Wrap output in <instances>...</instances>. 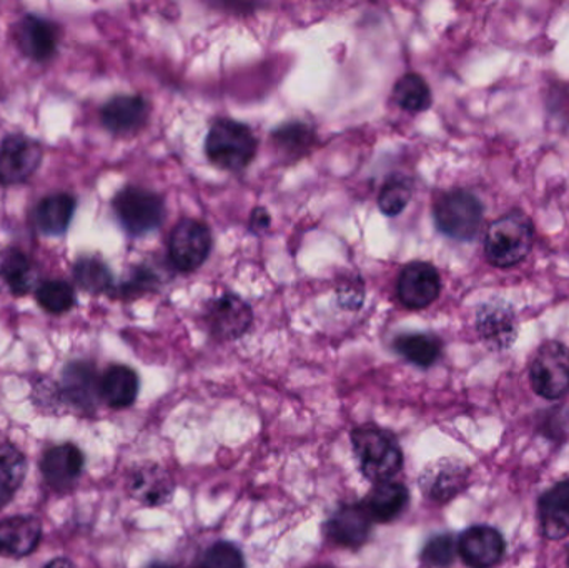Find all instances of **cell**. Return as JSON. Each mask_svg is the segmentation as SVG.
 Listing matches in <instances>:
<instances>
[{
    "label": "cell",
    "mask_w": 569,
    "mask_h": 568,
    "mask_svg": "<svg viewBox=\"0 0 569 568\" xmlns=\"http://www.w3.org/2000/svg\"><path fill=\"white\" fill-rule=\"evenodd\" d=\"M350 440L361 474L370 482H390L403 469V450L390 430L368 423L357 427Z\"/></svg>",
    "instance_id": "obj_1"
},
{
    "label": "cell",
    "mask_w": 569,
    "mask_h": 568,
    "mask_svg": "<svg viewBox=\"0 0 569 568\" xmlns=\"http://www.w3.org/2000/svg\"><path fill=\"white\" fill-rule=\"evenodd\" d=\"M535 226L525 212H510L491 222L485 237L488 262L510 269L527 259L533 249Z\"/></svg>",
    "instance_id": "obj_2"
},
{
    "label": "cell",
    "mask_w": 569,
    "mask_h": 568,
    "mask_svg": "<svg viewBox=\"0 0 569 568\" xmlns=\"http://www.w3.org/2000/svg\"><path fill=\"white\" fill-rule=\"evenodd\" d=\"M259 142L252 129L232 119H219L210 127L206 152L210 162L229 172H240L256 159Z\"/></svg>",
    "instance_id": "obj_3"
},
{
    "label": "cell",
    "mask_w": 569,
    "mask_h": 568,
    "mask_svg": "<svg viewBox=\"0 0 569 568\" xmlns=\"http://www.w3.org/2000/svg\"><path fill=\"white\" fill-rule=\"evenodd\" d=\"M433 219L445 236L460 242H470L483 222V206L468 190H450L435 202Z\"/></svg>",
    "instance_id": "obj_4"
},
{
    "label": "cell",
    "mask_w": 569,
    "mask_h": 568,
    "mask_svg": "<svg viewBox=\"0 0 569 568\" xmlns=\"http://www.w3.org/2000/svg\"><path fill=\"white\" fill-rule=\"evenodd\" d=\"M112 207L120 226L133 237L153 232L166 219V203L162 197L143 187H123L113 197Z\"/></svg>",
    "instance_id": "obj_5"
},
{
    "label": "cell",
    "mask_w": 569,
    "mask_h": 568,
    "mask_svg": "<svg viewBox=\"0 0 569 568\" xmlns=\"http://www.w3.org/2000/svg\"><path fill=\"white\" fill-rule=\"evenodd\" d=\"M531 387L540 397L557 400L569 390V349L565 343H543L530 367Z\"/></svg>",
    "instance_id": "obj_6"
},
{
    "label": "cell",
    "mask_w": 569,
    "mask_h": 568,
    "mask_svg": "<svg viewBox=\"0 0 569 568\" xmlns=\"http://www.w3.org/2000/svg\"><path fill=\"white\" fill-rule=\"evenodd\" d=\"M212 243V232L206 223L196 219H182L170 233V262L180 272H192L209 259Z\"/></svg>",
    "instance_id": "obj_7"
},
{
    "label": "cell",
    "mask_w": 569,
    "mask_h": 568,
    "mask_svg": "<svg viewBox=\"0 0 569 568\" xmlns=\"http://www.w3.org/2000/svg\"><path fill=\"white\" fill-rule=\"evenodd\" d=\"M56 389L59 402L82 416H92L102 400L96 367L83 360L70 362L63 369L62 379Z\"/></svg>",
    "instance_id": "obj_8"
},
{
    "label": "cell",
    "mask_w": 569,
    "mask_h": 568,
    "mask_svg": "<svg viewBox=\"0 0 569 568\" xmlns=\"http://www.w3.org/2000/svg\"><path fill=\"white\" fill-rule=\"evenodd\" d=\"M43 150L37 140L12 133L0 143V183L19 186L27 182L42 162Z\"/></svg>",
    "instance_id": "obj_9"
},
{
    "label": "cell",
    "mask_w": 569,
    "mask_h": 568,
    "mask_svg": "<svg viewBox=\"0 0 569 568\" xmlns=\"http://www.w3.org/2000/svg\"><path fill=\"white\" fill-rule=\"evenodd\" d=\"M253 322V312L236 293H223L207 303L206 323L219 340L240 339Z\"/></svg>",
    "instance_id": "obj_10"
},
{
    "label": "cell",
    "mask_w": 569,
    "mask_h": 568,
    "mask_svg": "<svg viewBox=\"0 0 569 568\" xmlns=\"http://www.w3.org/2000/svg\"><path fill=\"white\" fill-rule=\"evenodd\" d=\"M86 467V457L76 444L50 447L40 460L43 480L56 492H69L79 482Z\"/></svg>",
    "instance_id": "obj_11"
},
{
    "label": "cell",
    "mask_w": 569,
    "mask_h": 568,
    "mask_svg": "<svg viewBox=\"0 0 569 568\" xmlns=\"http://www.w3.org/2000/svg\"><path fill=\"white\" fill-rule=\"evenodd\" d=\"M373 524L363 502L343 504L325 524V534L343 549H360L370 537Z\"/></svg>",
    "instance_id": "obj_12"
},
{
    "label": "cell",
    "mask_w": 569,
    "mask_h": 568,
    "mask_svg": "<svg viewBox=\"0 0 569 568\" xmlns=\"http://www.w3.org/2000/svg\"><path fill=\"white\" fill-rule=\"evenodd\" d=\"M441 292L438 270L428 262H411L398 279V299L407 309L421 310L435 302Z\"/></svg>",
    "instance_id": "obj_13"
},
{
    "label": "cell",
    "mask_w": 569,
    "mask_h": 568,
    "mask_svg": "<svg viewBox=\"0 0 569 568\" xmlns=\"http://www.w3.org/2000/svg\"><path fill=\"white\" fill-rule=\"evenodd\" d=\"M518 317L513 307L503 300H491L481 306L477 316L480 339L493 350H507L518 337Z\"/></svg>",
    "instance_id": "obj_14"
},
{
    "label": "cell",
    "mask_w": 569,
    "mask_h": 568,
    "mask_svg": "<svg viewBox=\"0 0 569 568\" xmlns=\"http://www.w3.org/2000/svg\"><path fill=\"white\" fill-rule=\"evenodd\" d=\"M470 470L460 460L441 459L421 472L420 487L428 499L447 504L467 489Z\"/></svg>",
    "instance_id": "obj_15"
},
{
    "label": "cell",
    "mask_w": 569,
    "mask_h": 568,
    "mask_svg": "<svg viewBox=\"0 0 569 568\" xmlns=\"http://www.w3.org/2000/svg\"><path fill=\"white\" fill-rule=\"evenodd\" d=\"M503 536L493 527L473 526L461 534L458 554L470 568H491L505 557Z\"/></svg>",
    "instance_id": "obj_16"
},
{
    "label": "cell",
    "mask_w": 569,
    "mask_h": 568,
    "mask_svg": "<svg viewBox=\"0 0 569 568\" xmlns=\"http://www.w3.org/2000/svg\"><path fill=\"white\" fill-rule=\"evenodd\" d=\"M13 40L23 56L33 62H47L57 49V29L52 22L27 13L13 30Z\"/></svg>",
    "instance_id": "obj_17"
},
{
    "label": "cell",
    "mask_w": 569,
    "mask_h": 568,
    "mask_svg": "<svg viewBox=\"0 0 569 568\" xmlns=\"http://www.w3.org/2000/svg\"><path fill=\"white\" fill-rule=\"evenodd\" d=\"M149 102L142 96H116L100 110V120L116 136L137 133L149 120Z\"/></svg>",
    "instance_id": "obj_18"
},
{
    "label": "cell",
    "mask_w": 569,
    "mask_h": 568,
    "mask_svg": "<svg viewBox=\"0 0 569 568\" xmlns=\"http://www.w3.org/2000/svg\"><path fill=\"white\" fill-rule=\"evenodd\" d=\"M42 524L33 516H16L0 522V556L22 559L39 547Z\"/></svg>",
    "instance_id": "obj_19"
},
{
    "label": "cell",
    "mask_w": 569,
    "mask_h": 568,
    "mask_svg": "<svg viewBox=\"0 0 569 568\" xmlns=\"http://www.w3.org/2000/svg\"><path fill=\"white\" fill-rule=\"evenodd\" d=\"M538 514L548 540H563L569 536V480L557 484L541 496Z\"/></svg>",
    "instance_id": "obj_20"
},
{
    "label": "cell",
    "mask_w": 569,
    "mask_h": 568,
    "mask_svg": "<svg viewBox=\"0 0 569 568\" xmlns=\"http://www.w3.org/2000/svg\"><path fill=\"white\" fill-rule=\"evenodd\" d=\"M76 209V197L67 192L50 193L37 203L33 222L43 236H63L69 230Z\"/></svg>",
    "instance_id": "obj_21"
},
{
    "label": "cell",
    "mask_w": 569,
    "mask_h": 568,
    "mask_svg": "<svg viewBox=\"0 0 569 568\" xmlns=\"http://www.w3.org/2000/svg\"><path fill=\"white\" fill-rule=\"evenodd\" d=\"M363 504L373 522L390 524L407 510L410 490L403 484L393 480L375 484L373 490Z\"/></svg>",
    "instance_id": "obj_22"
},
{
    "label": "cell",
    "mask_w": 569,
    "mask_h": 568,
    "mask_svg": "<svg viewBox=\"0 0 569 568\" xmlns=\"http://www.w3.org/2000/svg\"><path fill=\"white\" fill-rule=\"evenodd\" d=\"M139 389V376L127 366H110L100 377V397L110 409L120 410L133 406Z\"/></svg>",
    "instance_id": "obj_23"
},
{
    "label": "cell",
    "mask_w": 569,
    "mask_h": 568,
    "mask_svg": "<svg viewBox=\"0 0 569 568\" xmlns=\"http://www.w3.org/2000/svg\"><path fill=\"white\" fill-rule=\"evenodd\" d=\"M26 474V456L12 444H0V510L12 502L22 487Z\"/></svg>",
    "instance_id": "obj_24"
},
{
    "label": "cell",
    "mask_w": 569,
    "mask_h": 568,
    "mask_svg": "<svg viewBox=\"0 0 569 568\" xmlns=\"http://www.w3.org/2000/svg\"><path fill=\"white\" fill-rule=\"evenodd\" d=\"M393 349L413 366L428 369L441 356V342L431 333H405L397 337Z\"/></svg>",
    "instance_id": "obj_25"
},
{
    "label": "cell",
    "mask_w": 569,
    "mask_h": 568,
    "mask_svg": "<svg viewBox=\"0 0 569 568\" xmlns=\"http://www.w3.org/2000/svg\"><path fill=\"white\" fill-rule=\"evenodd\" d=\"M315 139L317 136L311 127L301 122L283 123L272 133L273 146L279 150L280 156L291 160L307 156L313 147Z\"/></svg>",
    "instance_id": "obj_26"
},
{
    "label": "cell",
    "mask_w": 569,
    "mask_h": 568,
    "mask_svg": "<svg viewBox=\"0 0 569 568\" xmlns=\"http://www.w3.org/2000/svg\"><path fill=\"white\" fill-rule=\"evenodd\" d=\"M0 277L13 296H27L32 287V262L22 250L12 247L0 260Z\"/></svg>",
    "instance_id": "obj_27"
},
{
    "label": "cell",
    "mask_w": 569,
    "mask_h": 568,
    "mask_svg": "<svg viewBox=\"0 0 569 568\" xmlns=\"http://www.w3.org/2000/svg\"><path fill=\"white\" fill-rule=\"evenodd\" d=\"M393 100L408 112H425L430 109L433 97L427 80L411 72L400 77L395 83Z\"/></svg>",
    "instance_id": "obj_28"
},
{
    "label": "cell",
    "mask_w": 569,
    "mask_h": 568,
    "mask_svg": "<svg viewBox=\"0 0 569 568\" xmlns=\"http://www.w3.org/2000/svg\"><path fill=\"white\" fill-rule=\"evenodd\" d=\"M130 490L140 502L147 504V506H159V504L167 502L172 492V486H170L166 474L159 472L152 467V469H140L133 474Z\"/></svg>",
    "instance_id": "obj_29"
},
{
    "label": "cell",
    "mask_w": 569,
    "mask_h": 568,
    "mask_svg": "<svg viewBox=\"0 0 569 568\" xmlns=\"http://www.w3.org/2000/svg\"><path fill=\"white\" fill-rule=\"evenodd\" d=\"M73 277H76L80 289L89 293H96V296L109 292L113 286L112 272L97 257H82V259L77 260L76 267H73Z\"/></svg>",
    "instance_id": "obj_30"
},
{
    "label": "cell",
    "mask_w": 569,
    "mask_h": 568,
    "mask_svg": "<svg viewBox=\"0 0 569 568\" xmlns=\"http://www.w3.org/2000/svg\"><path fill=\"white\" fill-rule=\"evenodd\" d=\"M413 196V182L405 176H393L381 187L378 207L385 216L395 217L403 212Z\"/></svg>",
    "instance_id": "obj_31"
},
{
    "label": "cell",
    "mask_w": 569,
    "mask_h": 568,
    "mask_svg": "<svg viewBox=\"0 0 569 568\" xmlns=\"http://www.w3.org/2000/svg\"><path fill=\"white\" fill-rule=\"evenodd\" d=\"M37 302L46 312L59 316L72 309L76 303V292L66 280H46L37 289Z\"/></svg>",
    "instance_id": "obj_32"
},
{
    "label": "cell",
    "mask_w": 569,
    "mask_h": 568,
    "mask_svg": "<svg viewBox=\"0 0 569 568\" xmlns=\"http://www.w3.org/2000/svg\"><path fill=\"white\" fill-rule=\"evenodd\" d=\"M458 542L450 534L431 537L420 554L421 564L427 568H447L457 559Z\"/></svg>",
    "instance_id": "obj_33"
},
{
    "label": "cell",
    "mask_w": 569,
    "mask_h": 568,
    "mask_svg": "<svg viewBox=\"0 0 569 568\" xmlns=\"http://www.w3.org/2000/svg\"><path fill=\"white\" fill-rule=\"evenodd\" d=\"M197 568H247L242 550L232 542H216L197 562Z\"/></svg>",
    "instance_id": "obj_34"
},
{
    "label": "cell",
    "mask_w": 569,
    "mask_h": 568,
    "mask_svg": "<svg viewBox=\"0 0 569 568\" xmlns=\"http://www.w3.org/2000/svg\"><path fill=\"white\" fill-rule=\"evenodd\" d=\"M153 280H156L153 273L147 272V270L143 269L137 270L133 279H130V282H127L126 286H123L122 292L126 293V296L142 292V290L147 289V286H150Z\"/></svg>",
    "instance_id": "obj_35"
},
{
    "label": "cell",
    "mask_w": 569,
    "mask_h": 568,
    "mask_svg": "<svg viewBox=\"0 0 569 568\" xmlns=\"http://www.w3.org/2000/svg\"><path fill=\"white\" fill-rule=\"evenodd\" d=\"M270 226V216L266 209L259 207V209L253 210L252 217H250V229L253 232H262V230L269 229Z\"/></svg>",
    "instance_id": "obj_36"
},
{
    "label": "cell",
    "mask_w": 569,
    "mask_h": 568,
    "mask_svg": "<svg viewBox=\"0 0 569 568\" xmlns=\"http://www.w3.org/2000/svg\"><path fill=\"white\" fill-rule=\"evenodd\" d=\"M43 568H76L69 559H63V557H59V559L50 560Z\"/></svg>",
    "instance_id": "obj_37"
},
{
    "label": "cell",
    "mask_w": 569,
    "mask_h": 568,
    "mask_svg": "<svg viewBox=\"0 0 569 568\" xmlns=\"http://www.w3.org/2000/svg\"><path fill=\"white\" fill-rule=\"evenodd\" d=\"M147 568H179V567L172 566V564L153 562L152 566H149Z\"/></svg>",
    "instance_id": "obj_38"
},
{
    "label": "cell",
    "mask_w": 569,
    "mask_h": 568,
    "mask_svg": "<svg viewBox=\"0 0 569 568\" xmlns=\"http://www.w3.org/2000/svg\"><path fill=\"white\" fill-rule=\"evenodd\" d=\"M317 568H330V567H317Z\"/></svg>",
    "instance_id": "obj_39"
},
{
    "label": "cell",
    "mask_w": 569,
    "mask_h": 568,
    "mask_svg": "<svg viewBox=\"0 0 569 568\" xmlns=\"http://www.w3.org/2000/svg\"><path fill=\"white\" fill-rule=\"evenodd\" d=\"M568 566H569V552H568Z\"/></svg>",
    "instance_id": "obj_40"
}]
</instances>
